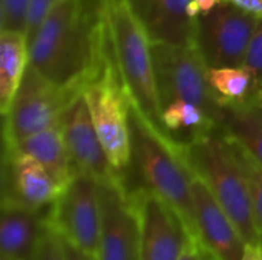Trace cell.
I'll return each mask as SVG.
<instances>
[{"instance_id": "6da1fadb", "label": "cell", "mask_w": 262, "mask_h": 260, "mask_svg": "<svg viewBox=\"0 0 262 260\" xmlns=\"http://www.w3.org/2000/svg\"><path fill=\"white\" fill-rule=\"evenodd\" d=\"M106 51L97 2L58 0L29 41V66L54 83L84 92Z\"/></svg>"}, {"instance_id": "7a4b0ae2", "label": "cell", "mask_w": 262, "mask_h": 260, "mask_svg": "<svg viewBox=\"0 0 262 260\" xmlns=\"http://www.w3.org/2000/svg\"><path fill=\"white\" fill-rule=\"evenodd\" d=\"M103 18L111 52L130 101L146 118L150 127L173 147L180 143L172 138L163 124L154 58L152 38L132 9L129 0H95Z\"/></svg>"}, {"instance_id": "3957f363", "label": "cell", "mask_w": 262, "mask_h": 260, "mask_svg": "<svg viewBox=\"0 0 262 260\" xmlns=\"http://www.w3.org/2000/svg\"><path fill=\"white\" fill-rule=\"evenodd\" d=\"M173 149L187 169L207 185L246 242L258 245L259 224L250 188L235 152L221 129L181 141Z\"/></svg>"}, {"instance_id": "277c9868", "label": "cell", "mask_w": 262, "mask_h": 260, "mask_svg": "<svg viewBox=\"0 0 262 260\" xmlns=\"http://www.w3.org/2000/svg\"><path fill=\"white\" fill-rule=\"evenodd\" d=\"M132 162L141 185L167 202L186 222L195 238L192 175L172 144L163 139L130 101Z\"/></svg>"}, {"instance_id": "5b68a950", "label": "cell", "mask_w": 262, "mask_h": 260, "mask_svg": "<svg viewBox=\"0 0 262 260\" xmlns=\"http://www.w3.org/2000/svg\"><path fill=\"white\" fill-rule=\"evenodd\" d=\"M83 97L111 166L124 178L132 166L130 97L114 61L109 40L104 60L86 84Z\"/></svg>"}, {"instance_id": "8992f818", "label": "cell", "mask_w": 262, "mask_h": 260, "mask_svg": "<svg viewBox=\"0 0 262 260\" xmlns=\"http://www.w3.org/2000/svg\"><path fill=\"white\" fill-rule=\"evenodd\" d=\"M152 58L161 109L173 101H189L201 107L220 127L226 106L210 86V66L200 48L152 41Z\"/></svg>"}, {"instance_id": "52a82bcc", "label": "cell", "mask_w": 262, "mask_h": 260, "mask_svg": "<svg viewBox=\"0 0 262 260\" xmlns=\"http://www.w3.org/2000/svg\"><path fill=\"white\" fill-rule=\"evenodd\" d=\"M80 95L83 89L54 83L29 66L8 113L3 115V144L14 146L57 124Z\"/></svg>"}, {"instance_id": "ba28073f", "label": "cell", "mask_w": 262, "mask_h": 260, "mask_svg": "<svg viewBox=\"0 0 262 260\" xmlns=\"http://www.w3.org/2000/svg\"><path fill=\"white\" fill-rule=\"evenodd\" d=\"M46 218L63 239L97 256L101 227L100 181L74 169L71 179L48 208Z\"/></svg>"}, {"instance_id": "9c48e42d", "label": "cell", "mask_w": 262, "mask_h": 260, "mask_svg": "<svg viewBox=\"0 0 262 260\" xmlns=\"http://www.w3.org/2000/svg\"><path fill=\"white\" fill-rule=\"evenodd\" d=\"M138 224V260H178L195 239L183 218L144 185L129 188Z\"/></svg>"}, {"instance_id": "30bf717a", "label": "cell", "mask_w": 262, "mask_h": 260, "mask_svg": "<svg viewBox=\"0 0 262 260\" xmlns=\"http://www.w3.org/2000/svg\"><path fill=\"white\" fill-rule=\"evenodd\" d=\"M258 17L223 2L196 17V46L210 67L243 66Z\"/></svg>"}, {"instance_id": "8fae6325", "label": "cell", "mask_w": 262, "mask_h": 260, "mask_svg": "<svg viewBox=\"0 0 262 260\" xmlns=\"http://www.w3.org/2000/svg\"><path fill=\"white\" fill-rule=\"evenodd\" d=\"M98 260H138V224L123 176L100 182Z\"/></svg>"}, {"instance_id": "7c38bea8", "label": "cell", "mask_w": 262, "mask_h": 260, "mask_svg": "<svg viewBox=\"0 0 262 260\" xmlns=\"http://www.w3.org/2000/svg\"><path fill=\"white\" fill-rule=\"evenodd\" d=\"M61 188L40 161L3 144L2 204L43 211L51 207Z\"/></svg>"}, {"instance_id": "4fadbf2b", "label": "cell", "mask_w": 262, "mask_h": 260, "mask_svg": "<svg viewBox=\"0 0 262 260\" xmlns=\"http://www.w3.org/2000/svg\"><path fill=\"white\" fill-rule=\"evenodd\" d=\"M190 175L195 239L215 260H241L249 244L226 210L210 193L207 185L192 172Z\"/></svg>"}, {"instance_id": "5bb4252c", "label": "cell", "mask_w": 262, "mask_h": 260, "mask_svg": "<svg viewBox=\"0 0 262 260\" xmlns=\"http://www.w3.org/2000/svg\"><path fill=\"white\" fill-rule=\"evenodd\" d=\"M60 126L74 169L89 173L100 182L121 176L109 162L83 95L68 106L60 118Z\"/></svg>"}, {"instance_id": "9a60e30c", "label": "cell", "mask_w": 262, "mask_h": 260, "mask_svg": "<svg viewBox=\"0 0 262 260\" xmlns=\"http://www.w3.org/2000/svg\"><path fill=\"white\" fill-rule=\"evenodd\" d=\"M152 41L196 44V18L189 15L190 0H129Z\"/></svg>"}, {"instance_id": "2e32d148", "label": "cell", "mask_w": 262, "mask_h": 260, "mask_svg": "<svg viewBox=\"0 0 262 260\" xmlns=\"http://www.w3.org/2000/svg\"><path fill=\"white\" fill-rule=\"evenodd\" d=\"M48 210L38 211L15 204H2L0 257L29 260L46 224Z\"/></svg>"}, {"instance_id": "e0dca14e", "label": "cell", "mask_w": 262, "mask_h": 260, "mask_svg": "<svg viewBox=\"0 0 262 260\" xmlns=\"http://www.w3.org/2000/svg\"><path fill=\"white\" fill-rule=\"evenodd\" d=\"M220 129L262 167V90L243 103L226 106Z\"/></svg>"}, {"instance_id": "ac0fdd59", "label": "cell", "mask_w": 262, "mask_h": 260, "mask_svg": "<svg viewBox=\"0 0 262 260\" xmlns=\"http://www.w3.org/2000/svg\"><path fill=\"white\" fill-rule=\"evenodd\" d=\"M29 67V40L25 31L0 32V112L6 115Z\"/></svg>"}, {"instance_id": "d6986e66", "label": "cell", "mask_w": 262, "mask_h": 260, "mask_svg": "<svg viewBox=\"0 0 262 260\" xmlns=\"http://www.w3.org/2000/svg\"><path fill=\"white\" fill-rule=\"evenodd\" d=\"M9 147L28 153L40 161L61 187L66 185L74 173V164L63 136L60 121Z\"/></svg>"}, {"instance_id": "ffe728a7", "label": "cell", "mask_w": 262, "mask_h": 260, "mask_svg": "<svg viewBox=\"0 0 262 260\" xmlns=\"http://www.w3.org/2000/svg\"><path fill=\"white\" fill-rule=\"evenodd\" d=\"M163 124L166 132L180 143L220 129L201 107L189 101H173L163 107Z\"/></svg>"}, {"instance_id": "44dd1931", "label": "cell", "mask_w": 262, "mask_h": 260, "mask_svg": "<svg viewBox=\"0 0 262 260\" xmlns=\"http://www.w3.org/2000/svg\"><path fill=\"white\" fill-rule=\"evenodd\" d=\"M209 81L224 106L243 103L253 93V80L244 66L209 67Z\"/></svg>"}, {"instance_id": "7402d4cb", "label": "cell", "mask_w": 262, "mask_h": 260, "mask_svg": "<svg viewBox=\"0 0 262 260\" xmlns=\"http://www.w3.org/2000/svg\"><path fill=\"white\" fill-rule=\"evenodd\" d=\"M227 138V136H226ZM229 139V138H227ZM235 156L244 172V176L247 179L249 188H250V195H252V201H253V207H255V213H256V219L259 224V230L262 228V167L235 141L229 139Z\"/></svg>"}, {"instance_id": "603a6c76", "label": "cell", "mask_w": 262, "mask_h": 260, "mask_svg": "<svg viewBox=\"0 0 262 260\" xmlns=\"http://www.w3.org/2000/svg\"><path fill=\"white\" fill-rule=\"evenodd\" d=\"M29 260H66L63 239L57 233V230L48 222V218Z\"/></svg>"}, {"instance_id": "cb8c5ba5", "label": "cell", "mask_w": 262, "mask_h": 260, "mask_svg": "<svg viewBox=\"0 0 262 260\" xmlns=\"http://www.w3.org/2000/svg\"><path fill=\"white\" fill-rule=\"evenodd\" d=\"M252 75L253 80V93L262 90V17L258 20L256 28L252 34L244 64H243ZM252 93V95H253ZM250 95V97H252Z\"/></svg>"}, {"instance_id": "d4e9b609", "label": "cell", "mask_w": 262, "mask_h": 260, "mask_svg": "<svg viewBox=\"0 0 262 260\" xmlns=\"http://www.w3.org/2000/svg\"><path fill=\"white\" fill-rule=\"evenodd\" d=\"M28 0H0V26L2 29L25 31Z\"/></svg>"}, {"instance_id": "484cf974", "label": "cell", "mask_w": 262, "mask_h": 260, "mask_svg": "<svg viewBox=\"0 0 262 260\" xmlns=\"http://www.w3.org/2000/svg\"><path fill=\"white\" fill-rule=\"evenodd\" d=\"M58 3V0H28L26 8V21H25V34L28 40L34 37L35 31L46 18V15L52 11V8Z\"/></svg>"}, {"instance_id": "4316f807", "label": "cell", "mask_w": 262, "mask_h": 260, "mask_svg": "<svg viewBox=\"0 0 262 260\" xmlns=\"http://www.w3.org/2000/svg\"><path fill=\"white\" fill-rule=\"evenodd\" d=\"M178 260H215L212 254L196 241L193 239L189 247L183 251V254L178 257Z\"/></svg>"}, {"instance_id": "83f0119b", "label": "cell", "mask_w": 262, "mask_h": 260, "mask_svg": "<svg viewBox=\"0 0 262 260\" xmlns=\"http://www.w3.org/2000/svg\"><path fill=\"white\" fill-rule=\"evenodd\" d=\"M224 0H190L189 5V15L192 18H196L198 15L207 14L209 11H212L213 8H216L220 3H223Z\"/></svg>"}, {"instance_id": "f1b7e54d", "label": "cell", "mask_w": 262, "mask_h": 260, "mask_svg": "<svg viewBox=\"0 0 262 260\" xmlns=\"http://www.w3.org/2000/svg\"><path fill=\"white\" fill-rule=\"evenodd\" d=\"M224 2L243 9L250 15H255L258 18L262 17V0H224Z\"/></svg>"}, {"instance_id": "f546056e", "label": "cell", "mask_w": 262, "mask_h": 260, "mask_svg": "<svg viewBox=\"0 0 262 260\" xmlns=\"http://www.w3.org/2000/svg\"><path fill=\"white\" fill-rule=\"evenodd\" d=\"M63 239V238H61ZM63 247H64V256L66 260H98L95 254L86 253L81 248L75 247L74 244L68 242L66 239H63Z\"/></svg>"}, {"instance_id": "4dcf8cb0", "label": "cell", "mask_w": 262, "mask_h": 260, "mask_svg": "<svg viewBox=\"0 0 262 260\" xmlns=\"http://www.w3.org/2000/svg\"><path fill=\"white\" fill-rule=\"evenodd\" d=\"M241 260H262V248L258 245H247Z\"/></svg>"}, {"instance_id": "1f68e13d", "label": "cell", "mask_w": 262, "mask_h": 260, "mask_svg": "<svg viewBox=\"0 0 262 260\" xmlns=\"http://www.w3.org/2000/svg\"><path fill=\"white\" fill-rule=\"evenodd\" d=\"M258 244H259V247L262 248V228L259 230V239H258Z\"/></svg>"}, {"instance_id": "d6a6232c", "label": "cell", "mask_w": 262, "mask_h": 260, "mask_svg": "<svg viewBox=\"0 0 262 260\" xmlns=\"http://www.w3.org/2000/svg\"><path fill=\"white\" fill-rule=\"evenodd\" d=\"M0 260H12V259H8V257H0Z\"/></svg>"}]
</instances>
